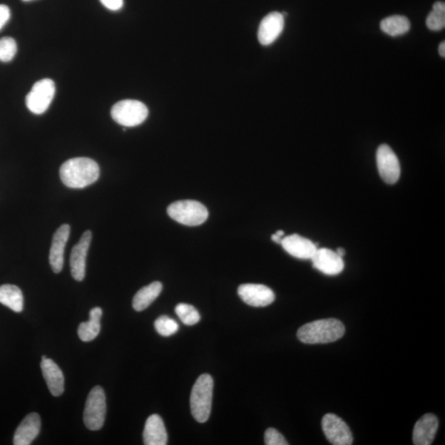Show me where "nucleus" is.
Here are the masks:
<instances>
[{"label": "nucleus", "mask_w": 445, "mask_h": 445, "mask_svg": "<svg viewBox=\"0 0 445 445\" xmlns=\"http://www.w3.org/2000/svg\"><path fill=\"white\" fill-rule=\"evenodd\" d=\"M98 164L91 158H74L63 163L60 169L61 181L66 187L81 189L98 181Z\"/></svg>", "instance_id": "obj_1"}, {"label": "nucleus", "mask_w": 445, "mask_h": 445, "mask_svg": "<svg viewBox=\"0 0 445 445\" xmlns=\"http://www.w3.org/2000/svg\"><path fill=\"white\" fill-rule=\"evenodd\" d=\"M346 328L335 319L317 320L306 323L297 332L299 340L305 344H327L337 342L345 334Z\"/></svg>", "instance_id": "obj_2"}, {"label": "nucleus", "mask_w": 445, "mask_h": 445, "mask_svg": "<svg viewBox=\"0 0 445 445\" xmlns=\"http://www.w3.org/2000/svg\"><path fill=\"white\" fill-rule=\"evenodd\" d=\"M214 380L208 374L200 375L195 381L190 394V411L195 420L200 423L208 421L213 399Z\"/></svg>", "instance_id": "obj_3"}, {"label": "nucleus", "mask_w": 445, "mask_h": 445, "mask_svg": "<svg viewBox=\"0 0 445 445\" xmlns=\"http://www.w3.org/2000/svg\"><path fill=\"white\" fill-rule=\"evenodd\" d=\"M168 214L175 221L187 226L203 225L208 219L205 206L195 200H179L168 208Z\"/></svg>", "instance_id": "obj_4"}, {"label": "nucleus", "mask_w": 445, "mask_h": 445, "mask_svg": "<svg viewBox=\"0 0 445 445\" xmlns=\"http://www.w3.org/2000/svg\"><path fill=\"white\" fill-rule=\"evenodd\" d=\"M111 115L116 123L126 127H135L147 119L148 110L140 101L123 100L113 106Z\"/></svg>", "instance_id": "obj_5"}, {"label": "nucleus", "mask_w": 445, "mask_h": 445, "mask_svg": "<svg viewBox=\"0 0 445 445\" xmlns=\"http://www.w3.org/2000/svg\"><path fill=\"white\" fill-rule=\"evenodd\" d=\"M107 402L102 387L96 386L90 392L83 411V421L90 431H98L104 425Z\"/></svg>", "instance_id": "obj_6"}, {"label": "nucleus", "mask_w": 445, "mask_h": 445, "mask_svg": "<svg viewBox=\"0 0 445 445\" xmlns=\"http://www.w3.org/2000/svg\"><path fill=\"white\" fill-rule=\"evenodd\" d=\"M56 94L54 81L50 78L36 82L30 93L26 95V105L31 113L41 115L46 113Z\"/></svg>", "instance_id": "obj_7"}, {"label": "nucleus", "mask_w": 445, "mask_h": 445, "mask_svg": "<svg viewBox=\"0 0 445 445\" xmlns=\"http://www.w3.org/2000/svg\"><path fill=\"white\" fill-rule=\"evenodd\" d=\"M381 178L386 183L395 184L400 178L401 167L396 153L388 145H381L376 155Z\"/></svg>", "instance_id": "obj_8"}, {"label": "nucleus", "mask_w": 445, "mask_h": 445, "mask_svg": "<svg viewBox=\"0 0 445 445\" xmlns=\"http://www.w3.org/2000/svg\"><path fill=\"white\" fill-rule=\"evenodd\" d=\"M322 431L327 441L334 445H351L353 436L347 423L335 414H327L322 421Z\"/></svg>", "instance_id": "obj_9"}, {"label": "nucleus", "mask_w": 445, "mask_h": 445, "mask_svg": "<svg viewBox=\"0 0 445 445\" xmlns=\"http://www.w3.org/2000/svg\"><path fill=\"white\" fill-rule=\"evenodd\" d=\"M237 294L245 303L257 308L272 305L275 299L272 290L264 285H242L238 287Z\"/></svg>", "instance_id": "obj_10"}, {"label": "nucleus", "mask_w": 445, "mask_h": 445, "mask_svg": "<svg viewBox=\"0 0 445 445\" xmlns=\"http://www.w3.org/2000/svg\"><path fill=\"white\" fill-rule=\"evenodd\" d=\"M91 240L92 232L88 230L82 235L78 245L72 249L71 256V274L73 278L77 282H82L86 277V259Z\"/></svg>", "instance_id": "obj_11"}, {"label": "nucleus", "mask_w": 445, "mask_h": 445, "mask_svg": "<svg viewBox=\"0 0 445 445\" xmlns=\"http://www.w3.org/2000/svg\"><path fill=\"white\" fill-rule=\"evenodd\" d=\"M311 260L312 266L327 275L340 274L345 267L342 257L328 248H317Z\"/></svg>", "instance_id": "obj_12"}, {"label": "nucleus", "mask_w": 445, "mask_h": 445, "mask_svg": "<svg viewBox=\"0 0 445 445\" xmlns=\"http://www.w3.org/2000/svg\"><path fill=\"white\" fill-rule=\"evenodd\" d=\"M285 26L283 14L273 12L265 17L258 29V40L262 46H269L277 41Z\"/></svg>", "instance_id": "obj_13"}, {"label": "nucleus", "mask_w": 445, "mask_h": 445, "mask_svg": "<svg viewBox=\"0 0 445 445\" xmlns=\"http://www.w3.org/2000/svg\"><path fill=\"white\" fill-rule=\"evenodd\" d=\"M70 234V225H63L53 236L49 260L51 267L55 273H60L62 271L63 253H65V248Z\"/></svg>", "instance_id": "obj_14"}, {"label": "nucleus", "mask_w": 445, "mask_h": 445, "mask_svg": "<svg viewBox=\"0 0 445 445\" xmlns=\"http://www.w3.org/2000/svg\"><path fill=\"white\" fill-rule=\"evenodd\" d=\"M41 369L47 387L53 396L59 397L65 390V378L62 370L51 359L42 357Z\"/></svg>", "instance_id": "obj_15"}, {"label": "nucleus", "mask_w": 445, "mask_h": 445, "mask_svg": "<svg viewBox=\"0 0 445 445\" xmlns=\"http://www.w3.org/2000/svg\"><path fill=\"white\" fill-rule=\"evenodd\" d=\"M280 245L290 255L299 259H311L317 249L314 242L299 235L285 237Z\"/></svg>", "instance_id": "obj_16"}, {"label": "nucleus", "mask_w": 445, "mask_h": 445, "mask_svg": "<svg viewBox=\"0 0 445 445\" xmlns=\"http://www.w3.org/2000/svg\"><path fill=\"white\" fill-rule=\"evenodd\" d=\"M439 427L438 418L433 414H426L416 423L413 430V444L415 445H431Z\"/></svg>", "instance_id": "obj_17"}, {"label": "nucleus", "mask_w": 445, "mask_h": 445, "mask_svg": "<svg viewBox=\"0 0 445 445\" xmlns=\"http://www.w3.org/2000/svg\"><path fill=\"white\" fill-rule=\"evenodd\" d=\"M41 417L37 413L26 416L16 430L14 445H29L39 436L41 431Z\"/></svg>", "instance_id": "obj_18"}, {"label": "nucleus", "mask_w": 445, "mask_h": 445, "mask_svg": "<svg viewBox=\"0 0 445 445\" xmlns=\"http://www.w3.org/2000/svg\"><path fill=\"white\" fill-rule=\"evenodd\" d=\"M144 444L146 445H165L168 443V433L162 418L153 414L148 418L144 433Z\"/></svg>", "instance_id": "obj_19"}, {"label": "nucleus", "mask_w": 445, "mask_h": 445, "mask_svg": "<svg viewBox=\"0 0 445 445\" xmlns=\"http://www.w3.org/2000/svg\"><path fill=\"white\" fill-rule=\"evenodd\" d=\"M103 310L96 307L89 312V320L82 322L78 327V334L81 340L84 342H92L98 336L101 331V319Z\"/></svg>", "instance_id": "obj_20"}, {"label": "nucleus", "mask_w": 445, "mask_h": 445, "mask_svg": "<svg viewBox=\"0 0 445 445\" xmlns=\"http://www.w3.org/2000/svg\"><path fill=\"white\" fill-rule=\"evenodd\" d=\"M163 290V285L155 282L140 289L134 297L132 305L135 311L145 310L155 301Z\"/></svg>", "instance_id": "obj_21"}, {"label": "nucleus", "mask_w": 445, "mask_h": 445, "mask_svg": "<svg viewBox=\"0 0 445 445\" xmlns=\"http://www.w3.org/2000/svg\"><path fill=\"white\" fill-rule=\"evenodd\" d=\"M0 303L10 310L20 312L24 310V295L18 286L3 285L0 286Z\"/></svg>", "instance_id": "obj_22"}, {"label": "nucleus", "mask_w": 445, "mask_h": 445, "mask_svg": "<svg viewBox=\"0 0 445 445\" xmlns=\"http://www.w3.org/2000/svg\"><path fill=\"white\" fill-rule=\"evenodd\" d=\"M381 30L391 36L404 35L411 29L409 19L405 16L394 15L384 19L380 24Z\"/></svg>", "instance_id": "obj_23"}, {"label": "nucleus", "mask_w": 445, "mask_h": 445, "mask_svg": "<svg viewBox=\"0 0 445 445\" xmlns=\"http://www.w3.org/2000/svg\"><path fill=\"white\" fill-rule=\"evenodd\" d=\"M427 28L431 31H441L445 26V4L438 1L434 4L432 11L426 19Z\"/></svg>", "instance_id": "obj_24"}, {"label": "nucleus", "mask_w": 445, "mask_h": 445, "mask_svg": "<svg viewBox=\"0 0 445 445\" xmlns=\"http://www.w3.org/2000/svg\"><path fill=\"white\" fill-rule=\"evenodd\" d=\"M175 312L185 325L193 326L200 320L199 312L193 305L179 304L176 306Z\"/></svg>", "instance_id": "obj_25"}, {"label": "nucleus", "mask_w": 445, "mask_h": 445, "mask_svg": "<svg viewBox=\"0 0 445 445\" xmlns=\"http://www.w3.org/2000/svg\"><path fill=\"white\" fill-rule=\"evenodd\" d=\"M17 42L12 37L4 36L0 39V61L10 62L17 54Z\"/></svg>", "instance_id": "obj_26"}, {"label": "nucleus", "mask_w": 445, "mask_h": 445, "mask_svg": "<svg viewBox=\"0 0 445 445\" xmlns=\"http://www.w3.org/2000/svg\"><path fill=\"white\" fill-rule=\"evenodd\" d=\"M155 330L163 337H170L178 331V323L168 316H161L155 322Z\"/></svg>", "instance_id": "obj_27"}, {"label": "nucleus", "mask_w": 445, "mask_h": 445, "mask_svg": "<svg viewBox=\"0 0 445 445\" xmlns=\"http://www.w3.org/2000/svg\"><path fill=\"white\" fill-rule=\"evenodd\" d=\"M265 444L267 445H287L289 443L278 431L269 428L265 432Z\"/></svg>", "instance_id": "obj_28"}, {"label": "nucleus", "mask_w": 445, "mask_h": 445, "mask_svg": "<svg viewBox=\"0 0 445 445\" xmlns=\"http://www.w3.org/2000/svg\"><path fill=\"white\" fill-rule=\"evenodd\" d=\"M100 2L111 11H118L124 5V0H100Z\"/></svg>", "instance_id": "obj_29"}, {"label": "nucleus", "mask_w": 445, "mask_h": 445, "mask_svg": "<svg viewBox=\"0 0 445 445\" xmlns=\"http://www.w3.org/2000/svg\"><path fill=\"white\" fill-rule=\"evenodd\" d=\"M11 12L7 5L0 4V30L9 22Z\"/></svg>", "instance_id": "obj_30"}, {"label": "nucleus", "mask_w": 445, "mask_h": 445, "mask_svg": "<svg viewBox=\"0 0 445 445\" xmlns=\"http://www.w3.org/2000/svg\"><path fill=\"white\" fill-rule=\"evenodd\" d=\"M439 55H441V56L444 58L445 56V42L444 41H442L441 45H439Z\"/></svg>", "instance_id": "obj_31"}, {"label": "nucleus", "mask_w": 445, "mask_h": 445, "mask_svg": "<svg viewBox=\"0 0 445 445\" xmlns=\"http://www.w3.org/2000/svg\"><path fill=\"white\" fill-rule=\"evenodd\" d=\"M272 240L275 243H282V237H280L277 234H275L272 236Z\"/></svg>", "instance_id": "obj_32"}, {"label": "nucleus", "mask_w": 445, "mask_h": 445, "mask_svg": "<svg viewBox=\"0 0 445 445\" xmlns=\"http://www.w3.org/2000/svg\"><path fill=\"white\" fill-rule=\"evenodd\" d=\"M339 256L343 257L344 256L346 255V251L345 249L342 248V247H339L337 248V250L336 252Z\"/></svg>", "instance_id": "obj_33"}, {"label": "nucleus", "mask_w": 445, "mask_h": 445, "mask_svg": "<svg viewBox=\"0 0 445 445\" xmlns=\"http://www.w3.org/2000/svg\"><path fill=\"white\" fill-rule=\"evenodd\" d=\"M275 234H277L280 237H283L285 235V232L282 230H278L277 231V232H275Z\"/></svg>", "instance_id": "obj_34"}, {"label": "nucleus", "mask_w": 445, "mask_h": 445, "mask_svg": "<svg viewBox=\"0 0 445 445\" xmlns=\"http://www.w3.org/2000/svg\"><path fill=\"white\" fill-rule=\"evenodd\" d=\"M23 1H24V2H30V1H34V0H23Z\"/></svg>", "instance_id": "obj_35"}]
</instances>
